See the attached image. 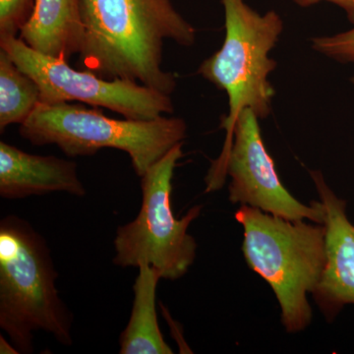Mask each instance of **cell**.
Instances as JSON below:
<instances>
[{
    "label": "cell",
    "mask_w": 354,
    "mask_h": 354,
    "mask_svg": "<svg viewBox=\"0 0 354 354\" xmlns=\"http://www.w3.org/2000/svg\"><path fill=\"white\" fill-rule=\"evenodd\" d=\"M85 39L79 64L171 95L176 77L162 68L165 41L191 46L196 29L171 0H81Z\"/></svg>",
    "instance_id": "cell-1"
},
{
    "label": "cell",
    "mask_w": 354,
    "mask_h": 354,
    "mask_svg": "<svg viewBox=\"0 0 354 354\" xmlns=\"http://www.w3.org/2000/svg\"><path fill=\"white\" fill-rule=\"evenodd\" d=\"M58 274L48 244L20 216L0 221V328L20 353L34 351V333L44 330L72 344V316L55 286Z\"/></svg>",
    "instance_id": "cell-2"
},
{
    "label": "cell",
    "mask_w": 354,
    "mask_h": 354,
    "mask_svg": "<svg viewBox=\"0 0 354 354\" xmlns=\"http://www.w3.org/2000/svg\"><path fill=\"white\" fill-rule=\"evenodd\" d=\"M234 216L243 227L247 264L271 286L286 332L306 329L313 316L307 295L315 290L326 264L325 225L245 205Z\"/></svg>",
    "instance_id": "cell-3"
},
{
    "label": "cell",
    "mask_w": 354,
    "mask_h": 354,
    "mask_svg": "<svg viewBox=\"0 0 354 354\" xmlns=\"http://www.w3.org/2000/svg\"><path fill=\"white\" fill-rule=\"evenodd\" d=\"M19 134L34 146H57L70 158L116 149L129 156L141 178L153 164L187 137L186 121L160 116L152 120H114L79 104H39L20 125Z\"/></svg>",
    "instance_id": "cell-4"
},
{
    "label": "cell",
    "mask_w": 354,
    "mask_h": 354,
    "mask_svg": "<svg viewBox=\"0 0 354 354\" xmlns=\"http://www.w3.org/2000/svg\"><path fill=\"white\" fill-rule=\"evenodd\" d=\"M225 10V36L220 50L205 59L198 74L225 92L228 113L221 127L232 138L237 118L250 109L259 120L272 113L276 92L270 74L277 68L270 53L283 31V21L274 10L261 15L244 0H221Z\"/></svg>",
    "instance_id": "cell-5"
},
{
    "label": "cell",
    "mask_w": 354,
    "mask_h": 354,
    "mask_svg": "<svg viewBox=\"0 0 354 354\" xmlns=\"http://www.w3.org/2000/svg\"><path fill=\"white\" fill-rule=\"evenodd\" d=\"M183 143L177 144L141 177L142 205L138 215L118 228L114 239V265L122 268L152 266L162 279L183 278L196 258L197 243L188 234L202 206L193 207L183 218L171 206L172 178L183 157Z\"/></svg>",
    "instance_id": "cell-6"
},
{
    "label": "cell",
    "mask_w": 354,
    "mask_h": 354,
    "mask_svg": "<svg viewBox=\"0 0 354 354\" xmlns=\"http://www.w3.org/2000/svg\"><path fill=\"white\" fill-rule=\"evenodd\" d=\"M0 48L36 81L41 104L83 102L132 120H152L174 113L171 95L132 81L108 80L88 70L72 68L67 60L37 53L18 37L0 39Z\"/></svg>",
    "instance_id": "cell-7"
},
{
    "label": "cell",
    "mask_w": 354,
    "mask_h": 354,
    "mask_svg": "<svg viewBox=\"0 0 354 354\" xmlns=\"http://www.w3.org/2000/svg\"><path fill=\"white\" fill-rule=\"evenodd\" d=\"M230 177V201L262 209L290 221L308 220L324 225L320 201L309 205L298 201L281 183L274 160L261 135L259 118L244 109L235 121L232 138L209 167L206 191L220 189Z\"/></svg>",
    "instance_id": "cell-8"
},
{
    "label": "cell",
    "mask_w": 354,
    "mask_h": 354,
    "mask_svg": "<svg viewBox=\"0 0 354 354\" xmlns=\"http://www.w3.org/2000/svg\"><path fill=\"white\" fill-rule=\"evenodd\" d=\"M322 204L326 228V264L313 291L317 304L328 319L344 306L354 304V225L346 216V203L326 183L322 172L310 171Z\"/></svg>",
    "instance_id": "cell-9"
},
{
    "label": "cell",
    "mask_w": 354,
    "mask_h": 354,
    "mask_svg": "<svg viewBox=\"0 0 354 354\" xmlns=\"http://www.w3.org/2000/svg\"><path fill=\"white\" fill-rule=\"evenodd\" d=\"M53 192L85 196L76 162L55 156L32 155L0 142V196L17 200Z\"/></svg>",
    "instance_id": "cell-10"
},
{
    "label": "cell",
    "mask_w": 354,
    "mask_h": 354,
    "mask_svg": "<svg viewBox=\"0 0 354 354\" xmlns=\"http://www.w3.org/2000/svg\"><path fill=\"white\" fill-rule=\"evenodd\" d=\"M19 38L37 53L68 62L85 39L81 0H36Z\"/></svg>",
    "instance_id": "cell-11"
},
{
    "label": "cell",
    "mask_w": 354,
    "mask_h": 354,
    "mask_svg": "<svg viewBox=\"0 0 354 354\" xmlns=\"http://www.w3.org/2000/svg\"><path fill=\"white\" fill-rule=\"evenodd\" d=\"M135 279L134 301L127 328L121 333V354H171L158 326L156 297L160 272L152 266L142 264Z\"/></svg>",
    "instance_id": "cell-12"
},
{
    "label": "cell",
    "mask_w": 354,
    "mask_h": 354,
    "mask_svg": "<svg viewBox=\"0 0 354 354\" xmlns=\"http://www.w3.org/2000/svg\"><path fill=\"white\" fill-rule=\"evenodd\" d=\"M41 104V90L36 81L0 48V130L23 124Z\"/></svg>",
    "instance_id": "cell-13"
},
{
    "label": "cell",
    "mask_w": 354,
    "mask_h": 354,
    "mask_svg": "<svg viewBox=\"0 0 354 354\" xmlns=\"http://www.w3.org/2000/svg\"><path fill=\"white\" fill-rule=\"evenodd\" d=\"M36 0H0V39L17 37L31 18Z\"/></svg>",
    "instance_id": "cell-14"
},
{
    "label": "cell",
    "mask_w": 354,
    "mask_h": 354,
    "mask_svg": "<svg viewBox=\"0 0 354 354\" xmlns=\"http://www.w3.org/2000/svg\"><path fill=\"white\" fill-rule=\"evenodd\" d=\"M311 44L324 57L342 64H354V25L353 29L333 36L315 37Z\"/></svg>",
    "instance_id": "cell-15"
},
{
    "label": "cell",
    "mask_w": 354,
    "mask_h": 354,
    "mask_svg": "<svg viewBox=\"0 0 354 354\" xmlns=\"http://www.w3.org/2000/svg\"><path fill=\"white\" fill-rule=\"evenodd\" d=\"M323 1L330 2L342 8L346 12L349 22L354 25V0H293L295 4L304 8L315 6Z\"/></svg>",
    "instance_id": "cell-16"
},
{
    "label": "cell",
    "mask_w": 354,
    "mask_h": 354,
    "mask_svg": "<svg viewBox=\"0 0 354 354\" xmlns=\"http://www.w3.org/2000/svg\"><path fill=\"white\" fill-rule=\"evenodd\" d=\"M0 353L1 354H7V353H13L18 354L20 353L19 351H17V348L13 346L12 342H8L4 339L3 335H0Z\"/></svg>",
    "instance_id": "cell-17"
},
{
    "label": "cell",
    "mask_w": 354,
    "mask_h": 354,
    "mask_svg": "<svg viewBox=\"0 0 354 354\" xmlns=\"http://www.w3.org/2000/svg\"><path fill=\"white\" fill-rule=\"evenodd\" d=\"M351 82L353 83L354 85V77H353V78L351 79Z\"/></svg>",
    "instance_id": "cell-18"
}]
</instances>
